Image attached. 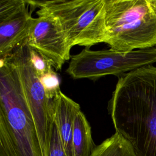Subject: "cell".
I'll return each mask as SVG.
<instances>
[{
    "label": "cell",
    "mask_w": 156,
    "mask_h": 156,
    "mask_svg": "<svg viewBox=\"0 0 156 156\" xmlns=\"http://www.w3.org/2000/svg\"><path fill=\"white\" fill-rule=\"evenodd\" d=\"M108 108L115 132L137 156H156V66L119 76Z\"/></svg>",
    "instance_id": "1"
},
{
    "label": "cell",
    "mask_w": 156,
    "mask_h": 156,
    "mask_svg": "<svg viewBox=\"0 0 156 156\" xmlns=\"http://www.w3.org/2000/svg\"><path fill=\"white\" fill-rule=\"evenodd\" d=\"M15 66L24 96L31 112L41 148V156L47 155L51 125L53 100L49 99L32 65L29 48L24 40L7 56Z\"/></svg>",
    "instance_id": "6"
},
{
    "label": "cell",
    "mask_w": 156,
    "mask_h": 156,
    "mask_svg": "<svg viewBox=\"0 0 156 156\" xmlns=\"http://www.w3.org/2000/svg\"><path fill=\"white\" fill-rule=\"evenodd\" d=\"M152 5L154 6V7L156 9V0H150Z\"/></svg>",
    "instance_id": "15"
},
{
    "label": "cell",
    "mask_w": 156,
    "mask_h": 156,
    "mask_svg": "<svg viewBox=\"0 0 156 156\" xmlns=\"http://www.w3.org/2000/svg\"><path fill=\"white\" fill-rule=\"evenodd\" d=\"M28 35L27 45L47 59L55 70L61 69L66 61L71 58L69 47L63 32L52 16L37 12Z\"/></svg>",
    "instance_id": "7"
},
{
    "label": "cell",
    "mask_w": 156,
    "mask_h": 156,
    "mask_svg": "<svg viewBox=\"0 0 156 156\" xmlns=\"http://www.w3.org/2000/svg\"><path fill=\"white\" fill-rule=\"evenodd\" d=\"M28 5L38 8L37 12L50 15L58 21L69 47L90 48L106 43L105 0L26 1Z\"/></svg>",
    "instance_id": "4"
},
{
    "label": "cell",
    "mask_w": 156,
    "mask_h": 156,
    "mask_svg": "<svg viewBox=\"0 0 156 156\" xmlns=\"http://www.w3.org/2000/svg\"><path fill=\"white\" fill-rule=\"evenodd\" d=\"M107 44L127 52L156 46V9L150 0H105Z\"/></svg>",
    "instance_id": "3"
},
{
    "label": "cell",
    "mask_w": 156,
    "mask_h": 156,
    "mask_svg": "<svg viewBox=\"0 0 156 156\" xmlns=\"http://www.w3.org/2000/svg\"><path fill=\"white\" fill-rule=\"evenodd\" d=\"M46 156H67L55 121L51 125Z\"/></svg>",
    "instance_id": "13"
},
{
    "label": "cell",
    "mask_w": 156,
    "mask_h": 156,
    "mask_svg": "<svg viewBox=\"0 0 156 156\" xmlns=\"http://www.w3.org/2000/svg\"><path fill=\"white\" fill-rule=\"evenodd\" d=\"M72 145L73 156H91L96 147L93 140L90 124L81 110L75 117Z\"/></svg>",
    "instance_id": "10"
},
{
    "label": "cell",
    "mask_w": 156,
    "mask_h": 156,
    "mask_svg": "<svg viewBox=\"0 0 156 156\" xmlns=\"http://www.w3.org/2000/svg\"><path fill=\"white\" fill-rule=\"evenodd\" d=\"M39 79L49 99L53 100L60 94V79L53 69L40 76Z\"/></svg>",
    "instance_id": "12"
},
{
    "label": "cell",
    "mask_w": 156,
    "mask_h": 156,
    "mask_svg": "<svg viewBox=\"0 0 156 156\" xmlns=\"http://www.w3.org/2000/svg\"><path fill=\"white\" fill-rule=\"evenodd\" d=\"M29 48L30 59L35 72L40 77L53 69L51 63L35 49Z\"/></svg>",
    "instance_id": "14"
},
{
    "label": "cell",
    "mask_w": 156,
    "mask_h": 156,
    "mask_svg": "<svg viewBox=\"0 0 156 156\" xmlns=\"http://www.w3.org/2000/svg\"><path fill=\"white\" fill-rule=\"evenodd\" d=\"M79 110V104L62 91L53 99V119L58 128L67 156H73V127L76 115Z\"/></svg>",
    "instance_id": "9"
},
{
    "label": "cell",
    "mask_w": 156,
    "mask_h": 156,
    "mask_svg": "<svg viewBox=\"0 0 156 156\" xmlns=\"http://www.w3.org/2000/svg\"><path fill=\"white\" fill-rule=\"evenodd\" d=\"M91 156H137L132 145L119 133L112 136L96 146Z\"/></svg>",
    "instance_id": "11"
},
{
    "label": "cell",
    "mask_w": 156,
    "mask_h": 156,
    "mask_svg": "<svg viewBox=\"0 0 156 156\" xmlns=\"http://www.w3.org/2000/svg\"><path fill=\"white\" fill-rule=\"evenodd\" d=\"M0 156H41L35 122L9 57L0 61Z\"/></svg>",
    "instance_id": "2"
},
{
    "label": "cell",
    "mask_w": 156,
    "mask_h": 156,
    "mask_svg": "<svg viewBox=\"0 0 156 156\" xmlns=\"http://www.w3.org/2000/svg\"><path fill=\"white\" fill-rule=\"evenodd\" d=\"M156 63V46L122 52L92 51L85 48L71 57L67 73L74 79L96 80L107 75L119 76Z\"/></svg>",
    "instance_id": "5"
},
{
    "label": "cell",
    "mask_w": 156,
    "mask_h": 156,
    "mask_svg": "<svg viewBox=\"0 0 156 156\" xmlns=\"http://www.w3.org/2000/svg\"><path fill=\"white\" fill-rule=\"evenodd\" d=\"M27 5L24 0L0 1V58L26 39L34 19Z\"/></svg>",
    "instance_id": "8"
}]
</instances>
